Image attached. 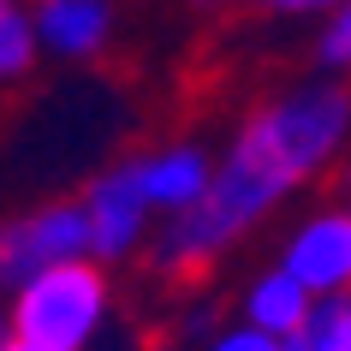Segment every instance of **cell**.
Here are the masks:
<instances>
[{"label":"cell","instance_id":"6da1fadb","mask_svg":"<svg viewBox=\"0 0 351 351\" xmlns=\"http://www.w3.org/2000/svg\"><path fill=\"white\" fill-rule=\"evenodd\" d=\"M346 155H351V84L310 72L286 90L262 95L226 137L208 197L155 232L149 268L167 280H203L262 221H274L298 191L328 179Z\"/></svg>","mask_w":351,"mask_h":351},{"label":"cell","instance_id":"7a4b0ae2","mask_svg":"<svg viewBox=\"0 0 351 351\" xmlns=\"http://www.w3.org/2000/svg\"><path fill=\"white\" fill-rule=\"evenodd\" d=\"M6 322H12V339L42 351H90L113 322V280L108 262L77 256L60 262L48 274L24 280L19 292L6 298Z\"/></svg>","mask_w":351,"mask_h":351},{"label":"cell","instance_id":"3957f363","mask_svg":"<svg viewBox=\"0 0 351 351\" xmlns=\"http://www.w3.org/2000/svg\"><path fill=\"white\" fill-rule=\"evenodd\" d=\"M77 256H95L84 197H54V203L6 215L0 221V298H12L24 280L48 274L60 262H77Z\"/></svg>","mask_w":351,"mask_h":351},{"label":"cell","instance_id":"277c9868","mask_svg":"<svg viewBox=\"0 0 351 351\" xmlns=\"http://www.w3.org/2000/svg\"><path fill=\"white\" fill-rule=\"evenodd\" d=\"M84 208H90V244H95V262H131V256H149V244L161 232V215L149 208V197L137 191L125 161L101 167L90 185H84Z\"/></svg>","mask_w":351,"mask_h":351},{"label":"cell","instance_id":"5b68a950","mask_svg":"<svg viewBox=\"0 0 351 351\" xmlns=\"http://www.w3.org/2000/svg\"><path fill=\"white\" fill-rule=\"evenodd\" d=\"M274 262L292 280H304L315 298L351 292V215H346V203L298 215V221L286 226V239H280Z\"/></svg>","mask_w":351,"mask_h":351},{"label":"cell","instance_id":"8992f818","mask_svg":"<svg viewBox=\"0 0 351 351\" xmlns=\"http://www.w3.org/2000/svg\"><path fill=\"white\" fill-rule=\"evenodd\" d=\"M215 149L197 143V137H173V143H155V149H137V155H125L131 179H137V191L149 197V208L167 221H179V215H191V208L208 197V185H215Z\"/></svg>","mask_w":351,"mask_h":351},{"label":"cell","instance_id":"52a82bcc","mask_svg":"<svg viewBox=\"0 0 351 351\" xmlns=\"http://www.w3.org/2000/svg\"><path fill=\"white\" fill-rule=\"evenodd\" d=\"M30 24H36L42 60L84 66L113 48L119 12H113V0H30Z\"/></svg>","mask_w":351,"mask_h":351},{"label":"cell","instance_id":"ba28073f","mask_svg":"<svg viewBox=\"0 0 351 351\" xmlns=\"http://www.w3.org/2000/svg\"><path fill=\"white\" fill-rule=\"evenodd\" d=\"M310 315H315V292L304 280H292L280 262H268L262 274H250V286L239 292V322L274 333V339H298Z\"/></svg>","mask_w":351,"mask_h":351},{"label":"cell","instance_id":"9c48e42d","mask_svg":"<svg viewBox=\"0 0 351 351\" xmlns=\"http://www.w3.org/2000/svg\"><path fill=\"white\" fill-rule=\"evenodd\" d=\"M36 60H42V48H36L30 6L24 0H0V90H12Z\"/></svg>","mask_w":351,"mask_h":351},{"label":"cell","instance_id":"30bf717a","mask_svg":"<svg viewBox=\"0 0 351 351\" xmlns=\"http://www.w3.org/2000/svg\"><path fill=\"white\" fill-rule=\"evenodd\" d=\"M310 60H315V72H322V77L351 84V0H339L333 12H322V19H315Z\"/></svg>","mask_w":351,"mask_h":351},{"label":"cell","instance_id":"8fae6325","mask_svg":"<svg viewBox=\"0 0 351 351\" xmlns=\"http://www.w3.org/2000/svg\"><path fill=\"white\" fill-rule=\"evenodd\" d=\"M292 346L298 351H351V292L315 298V315L304 322V333Z\"/></svg>","mask_w":351,"mask_h":351},{"label":"cell","instance_id":"7c38bea8","mask_svg":"<svg viewBox=\"0 0 351 351\" xmlns=\"http://www.w3.org/2000/svg\"><path fill=\"white\" fill-rule=\"evenodd\" d=\"M197 351H298L292 339H274V333L250 328V322H232V328H215Z\"/></svg>","mask_w":351,"mask_h":351},{"label":"cell","instance_id":"4fadbf2b","mask_svg":"<svg viewBox=\"0 0 351 351\" xmlns=\"http://www.w3.org/2000/svg\"><path fill=\"white\" fill-rule=\"evenodd\" d=\"M333 6L339 0H256V12H268V19H322Z\"/></svg>","mask_w":351,"mask_h":351},{"label":"cell","instance_id":"5bb4252c","mask_svg":"<svg viewBox=\"0 0 351 351\" xmlns=\"http://www.w3.org/2000/svg\"><path fill=\"white\" fill-rule=\"evenodd\" d=\"M12 339V322H6V298H0V346Z\"/></svg>","mask_w":351,"mask_h":351},{"label":"cell","instance_id":"9a60e30c","mask_svg":"<svg viewBox=\"0 0 351 351\" xmlns=\"http://www.w3.org/2000/svg\"><path fill=\"white\" fill-rule=\"evenodd\" d=\"M0 351H42V346H24V339H6Z\"/></svg>","mask_w":351,"mask_h":351},{"label":"cell","instance_id":"2e32d148","mask_svg":"<svg viewBox=\"0 0 351 351\" xmlns=\"http://www.w3.org/2000/svg\"><path fill=\"white\" fill-rule=\"evenodd\" d=\"M191 6H203V12H215V6H226V0H191Z\"/></svg>","mask_w":351,"mask_h":351},{"label":"cell","instance_id":"e0dca14e","mask_svg":"<svg viewBox=\"0 0 351 351\" xmlns=\"http://www.w3.org/2000/svg\"><path fill=\"white\" fill-rule=\"evenodd\" d=\"M346 215H351V185H346Z\"/></svg>","mask_w":351,"mask_h":351}]
</instances>
